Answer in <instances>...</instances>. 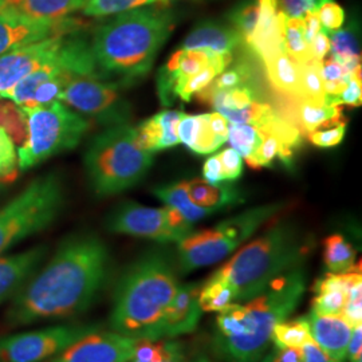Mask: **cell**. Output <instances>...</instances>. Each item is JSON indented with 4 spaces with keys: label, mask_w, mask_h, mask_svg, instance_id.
I'll list each match as a JSON object with an SVG mask.
<instances>
[{
    "label": "cell",
    "mask_w": 362,
    "mask_h": 362,
    "mask_svg": "<svg viewBox=\"0 0 362 362\" xmlns=\"http://www.w3.org/2000/svg\"><path fill=\"white\" fill-rule=\"evenodd\" d=\"M109 272L104 240L95 233H74L11 299L6 321L18 327L79 315L100 297Z\"/></svg>",
    "instance_id": "obj_1"
},
{
    "label": "cell",
    "mask_w": 362,
    "mask_h": 362,
    "mask_svg": "<svg viewBox=\"0 0 362 362\" xmlns=\"http://www.w3.org/2000/svg\"><path fill=\"white\" fill-rule=\"evenodd\" d=\"M306 291L303 266L275 278L258 296L233 303L216 318L214 350L223 362H259L272 345L275 325L287 320Z\"/></svg>",
    "instance_id": "obj_2"
},
{
    "label": "cell",
    "mask_w": 362,
    "mask_h": 362,
    "mask_svg": "<svg viewBox=\"0 0 362 362\" xmlns=\"http://www.w3.org/2000/svg\"><path fill=\"white\" fill-rule=\"evenodd\" d=\"M180 286L175 259L164 248L145 251L117 282L110 329L134 339H160L169 302Z\"/></svg>",
    "instance_id": "obj_3"
},
{
    "label": "cell",
    "mask_w": 362,
    "mask_h": 362,
    "mask_svg": "<svg viewBox=\"0 0 362 362\" xmlns=\"http://www.w3.org/2000/svg\"><path fill=\"white\" fill-rule=\"evenodd\" d=\"M172 30L173 16L167 11L141 7L117 13L90 40L100 76L117 78L118 85L145 77Z\"/></svg>",
    "instance_id": "obj_4"
},
{
    "label": "cell",
    "mask_w": 362,
    "mask_h": 362,
    "mask_svg": "<svg viewBox=\"0 0 362 362\" xmlns=\"http://www.w3.org/2000/svg\"><path fill=\"white\" fill-rule=\"evenodd\" d=\"M311 247L310 239L297 223L279 220L214 274L233 287L236 303L246 302L275 278L303 266Z\"/></svg>",
    "instance_id": "obj_5"
},
{
    "label": "cell",
    "mask_w": 362,
    "mask_h": 362,
    "mask_svg": "<svg viewBox=\"0 0 362 362\" xmlns=\"http://www.w3.org/2000/svg\"><path fill=\"white\" fill-rule=\"evenodd\" d=\"M153 164V153L137 140L129 124L107 127L91 140L85 153V168L93 192L113 196L143 180Z\"/></svg>",
    "instance_id": "obj_6"
},
{
    "label": "cell",
    "mask_w": 362,
    "mask_h": 362,
    "mask_svg": "<svg viewBox=\"0 0 362 362\" xmlns=\"http://www.w3.org/2000/svg\"><path fill=\"white\" fill-rule=\"evenodd\" d=\"M25 118V141L16 149L19 170H28L52 156L71 151L90 130L85 116L55 101L46 106L19 107Z\"/></svg>",
    "instance_id": "obj_7"
},
{
    "label": "cell",
    "mask_w": 362,
    "mask_h": 362,
    "mask_svg": "<svg viewBox=\"0 0 362 362\" xmlns=\"http://www.w3.org/2000/svg\"><path fill=\"white\" fill-rule=\"evenodd\" d=\"M284 208V203L259 206L223 220L207 230L188 233L177 243L179 272L189 274L228 258Z\"/></svg>",
    "instance_id": "obj_8"
},
{
    "label": "cell",
    "mask_w": 362,
    "mask_h": 362,
    "mask_svg": "<svg viewBox=\"0 0 362 362\" xmlns=\"http://www.w3.org/2000/svg\"><path fill=\"white\" fill-rule=\"evenodd\" d=\"M65 204V189L57 173L31 181L0 208V257L27 238L50 227Z\"/></svg>",
    "instance_id": "obj_9"
},
{
    "label": "cell",
    "mask_w": 362,
    "mask_h": 362,
    "mask_svg": "<svg viewBox=\"0 0 362 362\" xmlns=\"http://www.w3.org/2000/svg\"><path fill=\"white\" fill-rule=\"evenodd\" d=\"M58 101L106 127L129 124L132 117V107L122 97L119 85L117 82H104L98 78H73Z\"/></svg>",
    "instance_id": "obj_10"
},
{
    "label": "cell",
    "mask_w": 362,
    "mask_h": 362,
    "mask_svg": "<svg viewBox=\"0 0 362 362\" xmlns=\"http://www.w3.org/2000/svg\"><path fill=\"white\" fill-rule=\"evenodd\" d=\"M98 324H65L0 337V362H46Z\"/></svg>",
    "instance_id": "obj_11"
},
{
    "label": "cell",
    "mask_w": 362,
    "mask_h": 362,
    "mask_svg": "<svg viewBox=\"0 0 362 362\" xmlns=\"http://www.w3.org/2000/svg\"><path fill=\"white\" fill-rule=\"evenodd\" d=\"M109 233L151 239L158 243H179L180 236L169 227L165 208L124 202L110 211L105 220Z\"/></svg>",
    "instance_id": "obj_12"
},
{
    "label": "cell",
    "mask_w": 362,
    "mask_h": 362,
    "mask_svg": "<svg viewBox=\"0 0 362 362\" xmlns=\"http://www.w3.org/2000/svg\"><path fill=\"white\" fill-rule=\"evenodd\" d=\"M137 339L113 330H94L46 362H129Z\"/></svg>",
    "instance_id": "obj_13"
},
{
    "label": "cell",
    "mask_w": 362,
    "mask_h": 362,
    "mask_svg": "<svg viewBox=\"0 0 362 362\" xmlns=\"http://www.w3.org/2000/svg\"><path fill=\"white\" fill-rule=\"evenodd\" d=\"M64 39L65 35L43 39L0 55V98L28 74L54 61Z\"/></svg>",
    "instance_id": "obj_14"
},
{
    "label": "cell",
    "mask_w": 362,
    "mask_h": 362,
    "mask_svg": "<svg viewBox=\"0 0 362 362\" xmlns=\"http://www.w3.org/2000/svg\"><path fill=\"white\" fill-rule=\"evenodd\" d=\"M79 28L81 22L71 18L59 21H31L0 13V55L43 39L76 33Z\"/></svg>",
    "instance_id": "obj_15"
},
{
    "label": "cell",
    "mask_w": 362,
    "mask_h": 362,
    "mask_svg": "<svg viewBox=\"0 0 362 362\" xmlns=\"http://www.w3.org/2000/svg\"><path fill=\"white\" fill-rule=\"evenodd\" d=\"M212 52L179 49L173 52L168 62L160 67L157 74V91L161 104H175L177 93L188 78L211 66Z\"/></svg>",
    "instance_id": "obj_16"
},
{
    "label": "cell",
    "mask_w": 362,
    "mask_h": 362,
    "mask_svg": "<svg viewBox=\"0 0 362 362\" xmlns=\"http://www.w3.org/2000/svg\"><path fill=\"white\" fill-rule=\"evenodd\" d=\"M200 286L196 282L179 286L164 313L160 329L161 338H176L196 330L203 314L199 306Z\"/></svg>",
    "instance_id": "obj_17"
},
{
    "label": "cell",
    "mask_w": 362,
    "mask_h": 362,
    "mask_svg": "<svg viewBox=\"0 0 362 362\" xmlns=\"http://www.w3.org/2000/svg\"><path fill=\"white\" fill-rule=\"evenodd\" d=\"M47 247L37 246L23 252L0 257V305L11 300L37 272Z\"/></svg>",
    "instance_id": "obj_18"
},
{
    "label": "cell",
    "mask_w": 362,
    "mask_h": 362,
    "mask_svg": "<svg viewBox=\"0 0 362 362\" xmlns=\"http://www.w3.org/2000/svg\"><path fill=\"white\" fill-rule=\"evenodd\" d=\"M362 278L361 267L356 266L348 272H327L317 279L311 313L317 315H341L346 303L350 286Z\"/></svg>",
    "instance_id": "obj_19"
},
{
    "label": "cell",
    "mask_w": 362,
    "mask_h": 362,
    "mask_svg": "<svg viewBox=\"0 0 362 362\" xmlns=\"http://www.w3.org/2000/svg\"><path fill=\"white\" fill-rule=\"evenodd\" d=\"M294 105H288L282 116L296 124L302 134H309L311 132L329 128L337 124L345 122L341 105H332L326 101H313V100H294Z\"/></svg>",
    "instance_id": "obj_20"
},
{
    "label": "cell",
    "mask_w": 362,
    "mask_h": 362,
    "mask_svg": "<svg viewBox=\"0 0 362 362\" xmlns=\"http://www.w3.org/2000/svg\"><path fill=\"white\" fill-rule=\"evenodd\" d=\"M311 338L338 361L345 362L353 327L341 315H317L309 313Z\"/></svg>",
    "instance_id": "obj_21"
},
{
    "label": "cell",
    "mask_w": 362,
    "mask_h": 362,
    "mask_svg": "<svg viewBox=\"0 0 362 362\" xmlns=\"http://www.w3.org/2000/svg\"><path fill=\"white\" fill-rule=\"evenodd\" d=\"M258 26L254 33L248 50L254 52L264 62L284 49L282 35V13L278 10L276 1H259Z\"/></svg>",
    "instance_id": "obj_22"
},
{
    "label": "cell",
    "mask_w": 362,
    "mask_h": 362,
    "mask_svg": "<svg viewBox=\"0 0 362 362\" xmlns=\"http://www.w3.org/2000/svg\"><path fill=\"white\" fill-rule=\"evenodd\" d=\"M88 0H6L0 13L31 21H59L85 7Z\"/></svg>",
    "instance_id": "obj_23"
},
{
    "label": "cell",
    "mask_w": 362,
    "mask_h": 362,
    "mask_svg": "<svg viewBox=\"0 0 362 362\" xmlns=\"http://www.w3.org/2000/svg\"><path fill=\"white\" fill-rule=\"evenodd\" d=\"M240 46H245L243 40L233 27L223 26L215 22H206L200 26L194 27L188 37L184 39L180 49L233 54Z\"/></svg>",
    "instance_id": "obj_24"
},
{
    "label": "cell",
    "mask_w": 362,
    "mask_h": 362,
    "mask_svg": "<svg viewBox=\"0 0 362 362\" xmlns=\"http://www.w3.org/2000/svg\"><path fill=\"white\" fill-rule=\"evenodd\" d=\"M188 196L197 207L206 208L214 214L245 202L242 191L233 184H209L204 179L188 181Z\"/></svg>",
    "instance_id": "obj_25"
},
{
    "label": "cell",
    "mask_w": 362,
    "mask_h": 362,
    "mask_svg": "<svg viewBox=\"0 0 362 362\" xmlns=\"http://www.w3.org/2000/svg\"><path fill=\"white\" fill-rule=\"evenodd\" d=\"M266 73L272 88L288 98H300V77L302 64L291 58L285 50L272 55L264 62Z\"/></svg>",
    "instance_id": "obj_26"
},
{
    "label": "cell",
    "mask_w": 362,
    "mask_h": 362,
    "mask_svg": "<svg viewBox=\"0 0 362 362\" xmlns=\"http://www.w3.org/2000/svg\"><path fill=\"white\" fill-rule=\"evenodd\" d=\"M184 346L175 338L139 339L129 362H191Z\"/></svg>",
    "instance_id": "obj_27"
},
{
    "label": "cell",
    "mask_w": 362,
    "mask_h": 362,
    "mask_svg": "<svg viewBox=\"0 0 362 362\" xmlns=\"http://www.w3.org/2000/svg\"><path fill=\"white\" fill-rule=\"evenodd\" d=\"M153 194L165 206L177 209L181 215L192 224L214 215L212 211L197 207L191 202L188 196V181H180V182L157 187L153 189Z\"/></svg>",
    "instance_id": "obj_28"
},
{
    "label": "cell",
    "mask_w": 362,
    "mask_h": 362,
    "mask_svg": "<svg viewBox=\"0 0 362 362\" xmlns=\"http://www.w3.org/2000/svg\"><path fill=\"white\" fill-rule=\"evenodd\" d=\"M330 52L333 58L346 71L354 73L361 69V52L356 34V26L339 28L332 33Z\"/></svg>",
    "instance_id": "obj_29"
},
{
    "label": "cell",
    "mask_w": 362,
    "mask_h": 362,
    "mask_svg": "<svg viewBox=\"0 0 362 362\" xmlns=\"http://www.w3.org/2000/svg\"><path fill=\"white\" fill-rule=\"evenodd\" d=\"M357 251L339 233L327 236L324 242V262L329 272H348L356 267Z\"/></svg>",
    "instance_id": "obj_30"
},
{
    "label": "cell",
    "mask_w": 362,
    "mask_h": 362,
    "mask_svg": "<svg viewBox=\"0 0 362 362\" xmlns=\"http://www.w3.org/2000/svg\"><path fill=\"white\" fill-rule=\"evenodd\" d=\"M236 303L233 287L218 275L212 274L207 282L200 286L199 306L203 313H220Z\"/></svg>",
    "instance_id": "obj_31"
},
{
    "label": "cell",
    "mask_w": 362,
    "mask_h": 362,
    "mask_svg": "<svg viewBox=\"0 0 362 362\" xmlns=\"http://www.w3.org/2000/svg\"><path fill=\"white\" fill-rule=\"evenodd\" d=\"M281 13H282V35H284L285 52L299 64L310 62L313 61V57H311L310 46L305 38L302 19L288 18L282 11Z\"/></svg>",
    "instance_id": "obj_32"
},
{
    "label": "cell",
    "mask_w": 362,
    "mask_h": 362,
    "mask_svg": "<svg viewBox=\"0 0 362 362\" xmlns=\"http://www.w3.org/2000/svg\"><path fill=\"white\" fill-rule=\"evenodd\" d=\"M309 339L311 334L308 317L287 318L275 325L272 330V342L275 348H300Z\"/></svg>",
    "instance_id": "obj_33"
},
{
    "label": "cell",
    "mask_w": 362,
    "mask_h": 362,
    "mask_svg": "<svg viewBox=\"0 0 362 362\" xmlns=\"http://www.w3.org/2000/svg\"><path fill=\"white\" fill-rule=\"evenodd\" d=\"M227 141L250 164L263 143V134L251 125L230 122Z\"/></svg>",
    "instance_id": "obj_34"
},
{
    "label": "cell",
    "mask_w": 362,
    "mask_h": 362,
    "mask_svg": "<svg viewBox=\"0 0 362 362\" xmlns=\"http://www.w3.org/2000/svg\"><path fill=\"white\" fill-rule=\"evenodd\" d=\"M259 13L260 6L258 0H245L240 1L228 15L231 27L243 40L245 47H248L252 40L254 33L258 26Z\"/></svg>",
    "instance_id": "obj_35"
},
{
    "label": "cell",
    "mask_w": 362,
    "mask_h": 362,
    "mask_svg": "<svg viewBox=\"0 0 362 362\" xmlns=\"http://www.w3.org/2000/svg\"><path fill=\"white\" fill-rule=\"evenodd\" d=\"M167 0H88L82 13L86 16H112L127 13L130 10L141 8L144 6Z\"/></svg>",
    "instance_id": "obj_36"
},
{
    "label": "cell",
    "mask_w": 362,
    "mask_h": 362,
    "mask_svg": "<svg viewBox=\"0 0 362 362\" xmlns=\"http://www.w3.org/2000/svg\"><path fill=\"white\" fill-rule=\"evenodd\" d=\"M18 173V152L13 136L4 125L0 124V182L15 180Z\"/></svg>",
    "instance_id": "obj_37"
},
{
    "label": "cell",
    "mask_w": 362,
    "mask_h": 362,
    "mask_svg": "<svg viewBox=\"0 0 362 362\" xmlns=\"http://www.w3.org/2000/svg\"><path fill=\"white\" fill-rule=\"evenodd\" d=\"M321 64L322 62H318V61H310L308 64H302L300 98L313 100V101L327 100V95L325 93L324 81L321 77Z\"/></svg>",
    "instance_id": "obj_38"
},
{
    "label": "cell",
    "mask_w": 362,
    "mask_h": 362,
    "mask_svg": "<svg viewBox=\"0 0 362 362\" xmlns=\"http://www.w3.org/2000/svg\"><path fill=\"white\" fill-rule=\"evenodd\" d=\"M211 85L215 90H226V89H233L238 86H252L251 79H252V73L250 66L246 64L235 66L233 69H226L219 76H216Z\"/></svg>",
    "instance_id": "obj_39"
},
{
    "label": "cell",
    "mask_w": 362,
    "mask_h": 362,
    "mask_svg": "<svg viewBox=\"0 0 362 362\" xmlns=\"http://www.w3.org/2000/svg\"><path fill=\"white\" fill-rule=\"evenodd\" d=\"M182 115H184L182 112H176V110H165V112H160L156 115L157 122H158L160 130H161L160 151L176 146L177 144L180 143L177 128H179V122H180Z\"/></svg>",
    "instance_id": "obj_40"
},
{
    "label": "cell",
    "mask_w": 362,
    "mask_h": 362,
    "mask_svg": "<svg viewBox=\"0 0 362 362\" xmlns=\"http://www.w3.org/2000/svg\"><path fill=\"white\" fill-rule=\"evenodd\" d=\"M317 13H318L321 26L327 34L334 33L344 26L345 11L339 4H337L334 0H320Z\"/></svg>",
    "instance_id": "obj_41"
},
{
    "label": "cell",
    "mask_w": 362,
    "mask_h": 362,
    "mask_svg": "<svg viewBox=\"0 0 362 362\" xmlns=\"http://www.w3.org/2000/svg\"><path fill=\"white\" fill-rule=\"evenodd\" d=\"M341 317L351 327L362 325V278L350 286L346 303L342 309Z\"/></svg>",
    "instance_id": "obj_42"
},
{
    "label": "cell",
    "mask_w": 362,
    "mask_h": 362,
    "mask_svg": "<svg viewBox=\"0 0 362 362\" xmlns=\"http://www.w3.org/2000/svg\"><path fill=\"white\" fill-rule=\"evenodd\" d=\"M216 76H219L218 71L212 66H209L207 69L202 70L200 73L188 78L177 93V98H180L182 103H189L194 94L203 90L216 78Z\"/></svg>",
    "instance_id": "obj_43"
},
{
    "label": "cell",
    "mask_w": 362,
    "mask_h": 362,
    "mask_svg": "<svg viewBox=\"0 0 362 362\" xmlns=\"http://www.w3.org/2000/svg\"><path fill=\"white\" fill-rule=\"evenodd\" d=\"M346 133V121L333 125L332 128L318 129L308 134V139L313 145L318 148H333L341 143Z\"/></svg>",
    "instance_id": "obj_44"
},
{
    "label": "cell",
    "mask_w": 362,
    "mask_h": 362,
    "mask_svg": "<svg viewBox=\"0 0 362 362\" xmlns=\"http://www.w3.org/2000/svg\"><path fill=\"white\" fill-rule=\"evenodd\" d=\"M327 101L332 105H346L350 107H357L362 101L361 69L351 74L349 83L339 97H327Z\"/></svg>",
    "instance_id": "obj_45"
},
{
    "label": "cell",
    "mask_w": 362,
    "mask_h": 362,
    "mask_svg": "<svg viewBox=\"0 0 362 362\" xmlns=\"http://www.w3.org/2000/svg\"><path fill=\"white\" fill-rule=\"evenodd\" d=\"M221 168L224 173V180L227 182L238 180L243 172V158L233 148L224 149L219 153Z\"/></svg>",
    "instance_id": "obj_46"
},
{
    "label": "cell",
    "mask_w": 362,
    "mask_h": 362,
    "mask_svg": "<svg viewBox=\"0 0 362 362\" xmlns=\"http://www.w3.org/2000/svg\"><path fill=\"white\" fill-rule=\"evenodd\" d=\"M318 1L320 0H276V6L286 16L303 19L306 13L317 11Z\"/></svg>",
    "instance_id": "obj_47"
},
{
    "label": "cell",
    "mask_w": 362,
    "mask_h": 362,
    "mask_svg": "<svg viewBox=\"0 0 362 362\" xmlns=\"http://www.w3.org/2000/svg\"><path fill=\"white\" fill-rule=\"evenodd\" d=\"M199 127H200V115L192 116V115L184 113L181 117L179 128H177V134H179L180 143L184 144L189 151H192V148H194Z\"/></svg>",
    "instance_id": "obj_48"
},
{
    "label": "cell",
    "mask_w": 362,
    "mask_h": 362,
    "mask_svg": "<svg viewBox=\"0 0 362 362\" xmlns=\"http://www.w3.org/2000/svg\"><path fill=\"white\" fill-rule=\"evenodd\" d=\"M300 351H302V362H342L329 356L313 338L309 339L303 346H300Z\"/></svg>",
    "instance_id": "obj_49"
},
{
    "label": "cell",
    "mask_w": 362,
    "mask_h": 362,
    "mask_svg": "<svg viewBox=\"0 0 362 362\" xmlns=\"http://www.w3.org/2000/svg\"><path fill=\"white\" fill-rule=\"evenodd\" d=\"M310 50L313 61L322 62L326 59L327 54L330 52V38L324 28L315 35V38L311 40Z\"/></svg>",
    "instance_id": "obj_50"
},
{
    "label": "cell",
    "mask_w": 362,
    "mask_h": 362,
    "mask_svg": "<svg viewBox=\"0 0 362 362\" xmlns=\"http://www.w3.org/2000/svg\"><path fill=\"white\" fill-rule=\"evenodd\" d=\"M203 177L209 184L226 182L219 156H211L209 158H207V161L204 164V168H203Z\"/></svg>",
    "instance_id": "obj_51"
},
{
    "label": "cell",
    "mask_w": 362,
    "mask_h": 362,
    "mask_svg": "<svg viewBox=\"0 0 362 362\" xmlns=\"http://www.w3.org/2000/svg\"><path fill=\"white\" fill-rule=\"evenodd\" d=\"M346 360L349 362H362V325L353 327Z\"/></svg>",
    "instance_id": "obj_52"
},
{
    "label": "cell",
    "mask_w": 362,
    "mask_h": 362,
    "mask_svg": "<svg viewBox=\"0 0 362 362\" xmlns=\"http://www.w3.org/2000/svg\"><path fill=\"white\" fill-rule=\"evenodd\" d=\"M266 356L270 362H302L300 348H275Z\"/></svg>",
    "instance_id": "obj_53"
},
{
    "label": "cell",
    "mask_w": 362,
    "mask_h": 362,
    "mask_svg": "<svg viewBox=\"0 0 362 362\" xmlns=\"http://www.w3.org/2000/svg\"><path fill=\"white\" fill-rule=\"evenodd\" d=\"M302 22H303L305 38H306V42L310 46L311 40L315 38V35L322 30L320 18H318V13H317V11H311V13H306L305 18L302 19Z\"/></svg>",
    "instance_id": "obj_54"
},
{
    "label": "cell",
    "mask_w": 362,
    "mask_h": 362,
    "mask_svg": "<svg viewBox=\"0 0 362 362\" xmlns=\"http://www.w3.org/2000/svg\"><path fill=\"white\" fill-rule=\"evenodd\" d=\"M191 362H209L208 361V358H206V357H196V358H194L192 361Z\"/></svg>",
    "instance_id": "obj_55"
},
{
    "label": "cell",
    "mask_w": 362,
    "mask_h": 362,
    "mask_svg": "<svg viewBox=\"0 0 362 362\" xmlns=\"http://www.w3.org/2000/svg\"><path fill=\"white\" fill-rule=\"evenodd\" d=\"M259 362H270V360H269V357L264 354V356L262 357V360H260Z\"/></svg>",
    "instance_id": "obj_56"
},
{
    "label": "cell",
    "mask_w": 362,
    "mask_h": 362,
    "mask_svg": "<svg viewBox=\"0 0 362 362\" xmlns=\"http://www.w3.org/2000/svg\"><path fill=\"white\" fill-rule=\"evenodd\" d=\"M258 1H276V0H258Z\"/></svg>",
    "instance_id": "obj_57"
},
{
    "label": "cell",
    "mask_w": 362,
    "mask_h": 362,
    "mask_svg": "<svg viewBox=\"0 0 362 362\" xmlns=\"http://www.w3.org/2000/svg\"><path fill=\"white\" fill-rule=\"evenodd\" d=\"M4 1H6V0H0V6H1Z\"/></svg>",
    "instance_id": "obj_58"
},
{
    "label": "cell",
    "mask_w": 362,
    "mask_h": 362,
    "mask_svg": "<svg viewBox=\"0 0 362 362\" xmlns=\"http://www.w3.org/2000/svg\"><path fill=\"white\" fill-rule=\"evenodd\" d=\"M1 185H3V184H1V182H0V188H1Z\"/></svg>",
    "instance_id": "obj_59"
}]
</instances>
